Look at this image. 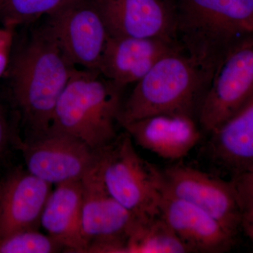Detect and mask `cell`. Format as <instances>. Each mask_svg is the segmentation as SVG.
<instances>
[{"label": "cell", "mask_w": 253, "mask_h": 253, "mask_svg": "<svg viewBox=\"0 0 253 253\" xmlns=\"http://www.w3.org/2000/svg\"><path fill=\"white\" fill-rule=\"evenodd\" d=\"M241 229L244 231L253 246V211L242 212Z\"/></svg>", "instance_id": "24"}, {"label": "cell", "mask_w": 253, "mask_h": 253, "mask_svg": "<svg viewBox=\"0 0 253 253\" xmlns=\"http://www.w3.org/2000/svg\"><path fill=\"white\" fill-rule=\"evenodd\" d=\"M51 185L21 167L0 179V239L38 229Z\"/></svg>", "instance_id": "13"}, {"label": "cell", "mask_w": 253, "mask_h": 253, "mask_svg": "<svg viewBox=\"0 0 253 253\" xmlns=\"http://www.w3.org/2000/svg\"><path fill=\"white\" fill-rule=\"evenodd\" d=\"M208 151L231 177L253 173V99L211 133Z\"/></svg>", "instance_id": "16"}, {"label": "cell", "mask_w": 253, "mask_h": 253, "mask_svg": "<svg viewBox=\"0 0 253 253\" xmlns=\"http://www.w3.org/2000/svg\"><path fill=\"white\" fill-rule=\"evenodd\" d=\"M242 212L253 211V173L231 177Z\"/></svg>", "instance_id": "22"}, {"label": "cell", "mask_w": 253, "mask_h": 253, "mask_svg": "<svg viewBox=\"0 0 253 253\" xmlns=\"http://www.w3.org/2000/svg\"><path fill=\"white\" fill-rule=\"evenodd\" d=\"M176 39L212 79L233 48L253 36V0H178Z\"/></svg>", "instance_id": "2"}, {"label": "cell", "mask_w": 253, "mask_h": 253, "mask_svg": "<svg viewBox=\"0 0 253 253\" xmlns=\"http://www.w3.org/2000/svg\"><path fill=\"white\" fill-rule=\"evenodd\" d=\"M253 99V36L226 54L216 68L198 111L201 129L211 133Z\"/></svg>", "instance_id": "6"}, {"label": "cell", "mask_w": 253, "mask_h": 253, "mask_svg": "<svg viewBox=\"0 0 253 253\" xmlns=\"http://www.w3.org/2000/svg\"><path fill=\"white\" fill-rule=\"evenodd\" d=\"M123 89L97 70L76 68L58 100L51 126L99 151L118 135Z\"/></svg>", "instance_id": "3"}, {"label": "cell", "mask_w": 253, "mask_h": 253, "mask_svg": "<svg viewBox=\"0 0 253 253\" xmlns=\"http://www.w3.org/2000/svg\"><path fill=\"white\" fill-rule=\"evenodd\" d=\"M21 140L18 121H12L0 104V167L9 158L12 150H18Z\"/></svg>", "instance_id": "21"}, {"label": "cell", "mask_w": 253, "mask_h": 253, "mask_svg": "<svg viewBox=\"0 0 253 253\" xmlns=\"http://www.w3.org/2000/svg\"><path fill=\"white\" fill-rule=\"evenodd\" d=\"M179 51L184 50L174 40L108 36L98 71L124 88L140 81L165 56Z\"/></svg>", "instance_id": "12"}, {"label": "cell", "mask_w": 253, "mask_h": 253, "mask_svg": "<svg viewBox=\"0 0 253 253\" xmlns=\"http://www.w3.org/2000/svg\"><path fill=\"white\" fill-rule=\"evenodd\" d=\"M13 41L14 30L5 26L0 27V79L9 66Z\"/></svg>", "instance_id": "23"}, {"label": "cell", "mask_w": 253, "mask_h": 253, "mask_svg": "<svg viewBox=\"0 0 253 253\" xmlns=\"http://www.w3.org/2000/svg\"><path fill=\"white\" fill-rule=\"evenodd\" d=\"M184 51L165 56L136 83L123 103L122 126L149 116L165 113L194 116L209 84L206 74Z\"/></svg>", "instance_id": "4"}, {"label": "cell", "mask_w": 253, "mask_h": 253, "mask_svg": "<svg viewBox=\"0 0 253 253\" xmlns=\"http://www.w3.org/2000/svg\"><path fill=\"white\" fill-rule=\"evenodd\" d=\"M82 180L56 185L42 213L41 225L63 248V252L84 253L81 234Z\"/></svg>", "instance_id": "17"}, {"label": "cell", "mask_w": 253, "mask_h": 253, "mask_svg": "<svg viewBox=\"0 0 253 253\" xmlns=\"http://www.w3.org/2000/svg\"><path fill=\"white\" fill-rule=\"evenodd\" d=\"M18 151L28 172L55 185L82 180L99 156L84 141L53 126L41 136L21 140Z\"/></svg>", "instance_id": "7"}, {"label": "cell", "mask_w": 253, "mask_h": 253, "mask_svg": "<svg viewBox=\"0 0 253 253\" xmlns=\"http://www.w3.org/2000/svg\"><path fill=\"white\" fill-rule=\"evenodd\" d=\"M161 186L217 219L234 235L241 229L242 211L234 184L177 163L161 169Z\"/></svg>", "instance_id": "9"}, {"label": "cell", "mask_w": 253, "mask_h": 253, "mask_svg": "<svg viewBox=\"0 0 253 253\" xmlns=\"http://www.w3.org/2000/svg\"><path fill=\"white\" fill-rule=\"evenodd\" d=\"M47 16L46 23L71 63L98 71L108 33L94 1L78 0Z\"/></svg>", "instance_id": "10"}, {"label": "cell", "mask_w": 253, "mask_h": 253, "mask_svg": "<svg viewBox=\"0 0 253 253\" xmlns=\"http://www.w3.org/2000/svg\"><path fill=\"white\" fill-rule=\"evenodd\" d=\"M96 168L109 194L137 220L158 214L161 169L141 157L126 131L98 151Z\"/></svg>", "instance_id": "5"}, {"label": "cell", "mask_w": 253, "mask_h": 253, "mask_svg": "<svg viewBox=\"0 0 253 253\" xmlns=\"http://www.w3.org/2000/svg\"><path fill=\"white\" fill-rule=\"evenodd\" d=\"M76 1L78 0H5L0 6V18L3 26L14 30Z\"/></svg>", "instance_id": "19"}, {"label": "cell", "mask_w": 253, "mask_h": 253, "mask_svg": "<svg viewBox=\"0 0 253 253\" xmlns=\"http://www.w3.org/2000/svg\"><path fill=\"white\" fill-rule=\"evenodd\" d=\"M76 69L46 23L33 31L15 55L10 89L20 129H23L22 140L49 130L58 100Z\"/></svg>", "instance_id": "1"}, {"label": "cell", "mask_w": 253, "mask_h": 253, "mask_svg": "<svg viewBox=\"0 0 253 253\" xmlns=\"http://www.w3.org/2000/svg\"><path fill=\"white\" fill-rule=\"evenodd\" d=\"M158 214L191 253H220L229 251L235 235L217 219L161 186Z\"/></svg>", "instance_id": "14"}, {"label": "cell", "mask_w": 253, "mask_h": 253, "mask_svg": "<svg viewBox=\"0 0 253 253\" xmlns=\"http://www.w3.org/2000/svg\"><path fill=\"white\" fill-rule=\"evenodd\" d=\"M108 36L177 41L176 9L164 0H93Z\"/></svg>", "instance_id": "11"}, {"label": "cell", "mask_w": 253, "mask_h": 253, "mask_svg": "<svg viewBox=\"0 0 253 253\" xmlns=\"http://www.w3.org/2000/svg\"><path fill=\"white\" fill-rule=\"evenodd\" d=\"M189 248L158 214L137 220L126 239L124 253H189Z\"/></svg>", "instance_id": "18"}, {"label": "cell", "mask_w": 253, "mask_h": 253, "mask_svg": "<svg viewBox=\"0 0 253 253\" xmlns=\"http://www.w3.org/2000/svg\"><path fill=\"white\" fill-rule=\"evenodd\" d=\"M4 1H5V0H0V6H1V5L4 4Z\"/></svg>", "instance_id": "25"}, {"label": "cell", "mask_w": 253, "mask_h": 253, "mask_svg": "<svg viewBox=\"0 0 253 253\" xmlns=\"http://www.w3.org/2000/svg\"><path fill=\"white\" fill-rule=\"evenodd\" d=\"M82 182L84 253H124L126 239L137 219L109 194L96 164Z\"/></svg>", "instance_id": "8"}, {"label": "cell", "mask_w": 253, "mask_h": 253, "mask_svg": "<svg viewBox=\"0 0 253 253\" xmlns=\"http://www.w3.org/2000/svg\"><path fill=\"white\" fill-rule=\"evenodd\" d=\"M64 251L48 234L38 229L18 231L0 239V253H53Z\"/></svg>", "instance_id": "20"}, {"label": "cell", "mask_w": 253, "mask_h": 253, "mask_svg": "<svg viewBox=\"0 0 253 253\" xmlns=\"http://www.w3.org/2000/svg\"><path fill=\"white\" fill-rule=\"evenodd\" d=\"M122 127L143 149L172 161L187 156L202 137L194 116L180 113L154 115Z\"/></svg>", "instance_id": "15"}]
</instances>
